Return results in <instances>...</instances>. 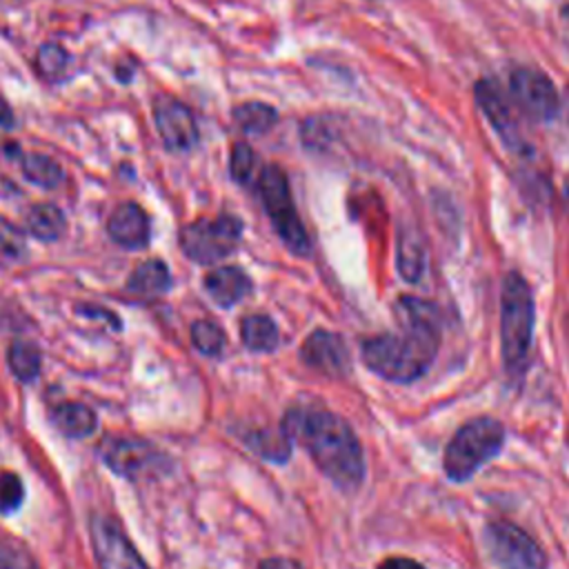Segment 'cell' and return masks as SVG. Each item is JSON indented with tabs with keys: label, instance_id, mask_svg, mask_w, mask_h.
I'll list each match as a JSON object with an SVG mask.
<instances>
[{
	"label": "cell",
	"instance_id": "24",
	"mask_svg": "<svg viewBox=\"0 0 569 569\" xmlns=\"http://www.w3.org/2000/svg\"><path fill=\"white\" fill-rule=\"evenodd\" d=\"M244 442L262 458L273 460V462H284L291 453V440L287 438V433L280 431H269V429H258L244 436Z\"/></svg>",
	"mask_w": 569,
	"mask_h": 569
},
{
	"label": "cell",
	"instance_id": "27",
	"mask_svg": "<svg viewBox=\"0 0 569 569\" xmlns=\"http://www.w3.org/2000/svg\"><path fill=\"white\" fill-rule=\"evenodd\" d=\"M27 253V240L24 233L9 222L7 218L0 216V262L2 264H13L22 260Z\"/></svg>",
	"mask_w": 569,
	"mask_h": 569
},
{
	"label": "cell",
	"instance_id": "12",
	"mask_svg": "<svg viewBox=\"0 0 569 569\" xmlns=\"http://www.w3.org/2000/svg\"><path fill=\"white\" fill-rule=\"evenodd\" d=\"M102 458L113 473L124 478H140L156 465L158 451L142 438L122 436L102 442Z\"/></svg>",
	"mask_w": 569,
	"mask_h": 569
},
{
	"label": "cell",
	"instance_id": "30",
	"mask_svg": "<svg viewBox=\"0 0 569 569\" xmlns=\"http://www.w3.org/2000/svg\"><path fill=\"white\" fill-rule=\"evenodd\" d=\"M24 500V485L13 471L0 473V513H13Z\"/></svg>",
	"mask_w": 569,
	"mask_h": 569
},
{
	"label": "cell",
	"instance_id": "33",
	"mask_svg": "<svg viewBox=\"0 0 569 569\" xmlns=\"http://www.w3.org/2000/svg\"><path fill=\"white\" fill-rule=\"evenodd\" d=\"M0 127L2 129H11L13 127V111L9 109L4 98H0Z\"/></svg>",
	"mask_w": 569,
	"mask_h": 569
},
{
	"label": "cell",
	"instance_id": "28",
	"mask_svg": "<svg viewBox=\"0 0 569 569\" xmlns=\"http://www.w3.org/2000/svg\"><path fill=\"white\" fill-rule=\"evenodd\" d=\"M231 178L240 184H249L258 171V156L247 142H236L229 158Z\"/></svg>",
	"mask_w": 569,
	"mask_h": 569
},
{
	"label": "cell",
	"instance_id": "34",
	"mask_svg": "<svg viewBox=\"0 0 569 569\" xmlns=\"http://www.w3.org/2000/svg\"><path fill=\"white\" fill-rule=\"evenodd\" d=\"M562 18H565V20H567V24H569V4H565V7H562Z\"/></svg>",
	"mask_w": 569,
	"mask_h": 569
},
{
	"label": "cell",
	"instance_id": "29",
	"mask_svg": "<svg viewBox=\"0 0 569 569\" xmlns=\"http://www.w3.org/2000/svg\"><path fill=\"white\" fill-rule=\"evenodd\" d=\"M0 569H40V565L20 540L0 538Z\"/></svg>",
	"mask_w": 569,
	"mask_h": 569
},
{
	"label": "cell",
	"instance_id": "20",
	"mask_svg": "<svg viewBox=\"0 0 569 569\" xmlns=\"http://www.w3.org/2000/svg\"><path fill=\"white\" fill-rule=\"evenodd\" d=\"M240 336L244 347L251 351H273L280 342L276 322L262 313L244 316L240 322Z\"/></svg>",
	"mask_w": 569,
	"mask_h": 569
},
{
	"label": "cell",
	"instance_id": "9",
	"mask_svg": "<svg viewBox=\"0 0 569 569\" xmlns=\"http://www.w3.org/2000/svg\"><path fill=\"white\" fill-rule=\"evenodd\" d=\"M509 89L518 107L540 122H551L560 111V98L547 73L533 67H518L509 76Z\"/></svg>",
	"mask_w": 569,
	"mask_h": 569
},
{
	"label": "cell",
	"instance_id": "6",
	"mask_svg": "<svg viewBox=\"0 0 569 569\" xmlns=\"http://www.w3.org/2000/svg\"><path fill=\"white\" fill-rule=\"evenodd\" d=\"M242 238V220L231 213L200 218L182 227L180 249L198 264H213L236 251Z\"/></svg>",
	"mask_w": 569,
	"mask_h": 569
},
{
	"label": "cell",
	"instance_id": "25",
	"mask_svg": "<svg viewBox=\"0 0 569 569\" xmlns=\"http://www.w3.org/2000/svg\"><path fill=\"white\" fill-rule=\"evenodd\" d=\"M69 67V53L58 42H44L36 53V69L42 78L58 82L67 76Z\"/></svg>",
	"mask_w": 569,
	"mask_h": 569
},
{
	"label": "cell",
	"instance_id": "23",
	"mask_svg": "<svg viewBox=\"0 0 569 569\" xmlns=\"http://www.w3.org/2000/svg\"><path fill=\"white\" fill-rule=\"evenodd\" d=\"M233 122L249 136L269 131L278 122V111L267 102H242L233 109Z\"/></svg>",
	"mask_w": 569,
	"mask_h": 569
},
{
	"label": "cell",
	"instance_id": "26",
	"mask_svg": "<svg viewBox=\"0 0 569 569\" xmlns=\"http://www.w3.org/2000/svg\"><path fill=\"white\" fill-rule=\"evenodd\" d=\"M191 342H193V347L202 356L218 358L224 351V347H227V336H224V331L216 322H211V320H196L191 325Z\"/></svg>",
	"mask_w": 569,
	"mask_h": 569
},
{
	"label": "cell",
	"instance_id": "3",
	"mask_svg": "<svg viewBox=\"0 0 569 569\" xmlns=\"http://www.w3.org/2000/svg\"><path fill=\"white\" fill-rule=\"evenodd\" d=\"M533 336V296L527 280L511 271L502 282L500 298V345L505 369L520 376L527 367Z\"/></svg>",
	"mask_w": 569,
	"mask_h": 569
},
{
	"label": "cell",
	"instance_id": "22",
	"mask_svg": "<svg viewBox=\"0 0 569 569\" xmlns=\"http://www.w3.org/2000/svg\"><path fill=\"white\" fill-rule=\"evenodd\" d=\"M7 365L20 382H31L40 376V349L29 340H13L7 349Z\"/></svg>",
	"mask_w": 569,
	"mask_h": 569
},
{
	"label": "cell",
	"instance_id": "17",
	"mask_svg": "<svg viewBox=\"0 0 569 569\" xmlns=\"http://www.w3.org/2000/svg\"><path fill=\"white\" fill-rule=\"evenodd\" d=\"M53 425L69 438H87L96 431L98 418L91 407L82 402H60L51 411Z\"/></svg>",
	"mask_w": 569,
	"mask_h": 569
},
{
	"label": "cell",
	"instance_id": "5",
	"mask_svg": "<svg viewBox=\"0 0 569 569\" xmlns=\"http://www.w3.org/2000/svg\"><path fill=\"white\" fill-rule=\"evenodd\" d=\"M258 191L273 229L287 249L296 256H309L311 242L305 224L296 211L287 173L278 164H267L258 173Z\"/></svg>",
	"mask_w": 569,
	"mask_h": 569
},
{
	"label": "cell",
	"instance_id": "16",
	"mask_svg": "<svg viewBox=\"0 0 569 569\" xmlns=\"http://www.w3.org/2000/svg\"><path fill=\"white\" fill-rule=\"evenodd\" d=\"M169 287H171L169 267L158 258H149V260L140 262L127 280V293L144 298V300L167 293Z\"/></svg>",
	"mask_w": 569,
	"mask_h": 569
},
{
	"label": "cell",
	"instance_id": "8",
	"mask_svg": "<svg viewBox=\"0 0 569 569\" xmlns=\"http://www.w3.org/2000/svg\"><path fill=\"white\" fill-rule=\"evenodd\" d=\"M89 536L100 569H149L129 536L111 516H91Z\"/></svg>",
	"mask_w": 569,
	"mask_h": 569
},
{
	"label": "cell",
	"instance_id": "11",
	"mask_svg": "<svg viewBox=\"0 0 569 569\" xmlns=\"http://www.w3.org/2000/svg\"><path fill=\"white\" fill-rule=\"evenodd\" d=\"M473 98H476L480 111L485 113V118L489 120V124L500 133L505 144H509L511 149H522L513 109H511L505 91L500 89V84L491 78H482L473 84Z\"/></svg>",
	"mask_w": 569,
	"mask_h": 569
},
{
	"label": "cell",
	"instance_id": "18",
	"mask_svg": "<svg viewBox=\"0 0 569 569\" xmlns=\"http://www.w3.org/2000/svg\"><path fill=\"white\" fill-rule=\"evenodd\" d=\"M27 231L42 240V242H56L64 236L67 231V218L60 207L51 202H38L27 211Z\"/></svg>",
	"mask_w": 569,
	"mask_h": 569
},
{
	"label": "cell",
	"instance_id": "1",
	"mask_svg": "<svg viewBox=\"0 0 569 569\" xmlns=\"http://www.w3.org/2000/svg\"><path fill=\"white\" fill-rule=\"evenodd\" d=\"M396 318L402 333H380L362 342L365 365L385 380L413 382L433 362L440 345V311L433 302L400 296Z\"/></svg>",
	"mask_w": 569,
	"mask_h": 569
},
{
	"label": "cell",
	"instance_id": "13",
	"mask_svg": "<svg viewBox=\"0 0 569 569\" xmlns=\"http://www.w3.org/2000/svg\"><path fill=\"white\" fill-rule=\"evenodd\" d=\"M300 356L309 367L325 376L340 378L349 369V353L345 340L333 331L318 329L311 336H307V340L300 347Z\"/></svg>",
	"mask_w": 569,
	"mask_h": 569
},
{
	"label": "cell",
	"instance_id": "15",
	"mask_svg": "<svg viewBox=\"0 0 569 569\" xmlns=\"http://www.w3.org/2000/svg\"><path fill=\"white\" fill-rule=\"evenodd\" d=\"M204 289L216 305L233 307L236 302H240L242 298L249 296L251 280L240 267L227 264V267H218L207 273Z\"/></svg>",
	"mask_w": 569,
	"mask_h": 569
},
{
	"label": "cell",
	"instance_id": "35",
	"mask_svg": "<svg viewBox=\"0 0 569 569\" xmlns=\"http://www.w3.org/2000/svg\"><path fill=\"white\" fill-rule=\"evenodd\" d=\"M565 196H567V209H569V184H567V189H565Z\"/></svg>",
	"mask_w": 569,
	"mask_h": 569
},
{
	"label": "cell",
	"instance_id": "7",
	"mask_svg": "<svg viewBox=\"0 0 569 569\" xmlns=\"http://www.w3.org/2000/svg\"><path fill=\"white\" fill-rule=\"evenodd\" d=\"M485 547L491 562L500 569H547L545 551L536 540L511 522H489Z\"/></svg>",
	"mask_w": 569,
	"mask_h": 569
},
{
	"label": "cell",
	"instance_id": "31",
	"mask_svg": "<svg viewBox=\"0 0 569 569\" xmlns=\"http://www.w3.org/2000/svg\"><path fill=\"white\" fill-rule=\"evenodd\" d=\"M378 569H425L418 560H411V558H387L385 562H380Z\"/></svg>",
	"mask_w": 569,
	"mask_h": 569
},
{
	"label": "cell",
	"instance_id": "2",
	"mask_svg": "<svg viewBox=\"0 0 569 569\" xmlns=\"http://www.w3.org/2000/svg\"><path fill=\"white\" fill-rule=\"evenodd\" d=\"M291 442L302 445L318 469L340 489L356 491L365 480L362 447L353 429L333 411L296 407L280 427Z\"/></svg>",
	"mask_w": 569,
	"mask_h": 569
},
{
	"label": "cell",
	"instance_id": "21",
	"mask_svg": "<svg viewBox=\"0 0 569 569\" xmlns=\"http://www.w3.org/2000/svg\"><path fill=\"white\" fill-rule=\"evenodd\" d=\"M20 169L29 182L42 189H56L64 180L62 167L44 153H20Z\"/></svg>",
	"mask_w": 569,
	"mask_h": 569
},
{
	"label": "cell",
	"instance_id": "10",
	"mask_svg": "<svg viewBox=\"0 0 569 569\" xmlns=\"http://www.w3.org/2000/svg\"><path fill=\"white\" fill-rule=\"evenodd\" d=\"M153 120L162 144L169 151H189L198 142V124L187 104L176 98L160 96L153 102Z\"/></svg>",
	"mask_w": 569,
	"mask_h": 569
},
{
	"label": "cell",
	"instance_id": "32",
	"mask_svg": "<svg viewBox=\"0 0 569 569\" xmlns=\"http://www.w3.org/2000/svg\"><path fill=\"white\" fill-rule=\"evenodd\" d=\"M258 569H302L296 560L291 558H282V556H276V558H267L260 562Z\"/></svg>",
	"mask_w": 569,
	"mask_h": 569
},
{
	"label": "cell",
	"instance_id": "14",
	"mask_svg": "<svg viewBox=\"0 0 569 569\" xmlns=\"http://www.w3.org/2000/svg\"><path fill=\"white\" fill-rule=\"evenodd\" d=\"M109 238L124 249H142L151 238V222L147 211L136 202H120L107 220Z\"/></svg>",
	"mask_w": 569,
	"mask_h": 569
},
{
	"label": "cell",
	"instance_id": "19",
	"mask_svg": "<svg viewBox=\"0 0 569 569\" xmlns=\"http://www.w3.org/2000/svg\"><path fill=\"white\" fill-rule=\"evenodd\" d=\"M398 271L407 282H418L425 271V247L413 229L398 233Z\"/></svg>",
	"mask_w": 569,
	"mask_h": 569
},
{
	"label": "cell",
	"instance_id": "4",
	"mask_svg": "<svg viewBox=\"0 0 569 569\" xmlns=\"http://www.w3.org/2000/svg\"><path fill=\"white\" fill-rule=\"evenodd\" d=\"M505 445V427L496 418H476L462 425L445 449V471L453 482H465L498 456Z\"/></svg>",
	"mask_w": 569,
	"mask_h": 569
}]
</instances>
